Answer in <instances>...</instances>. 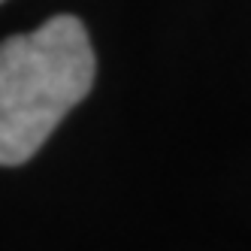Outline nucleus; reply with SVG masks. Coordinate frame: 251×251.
<instances>
[{
    "instance_id": "obj_1",
    "label": "nucleus",
    "mask_w": 251,
    "mask_h": 251,
    "mask_svg": "<svg viewBox=\"0 0 251 251\" xmlns=\"http://www.w3.org/2000/svg\"><path fill=\"white\" fill-rule=\"evenodd\" d=\"M91 85V40L73 15L0 43V164L15 167L40 151Z\"/></svg>"
}]
</instances>
